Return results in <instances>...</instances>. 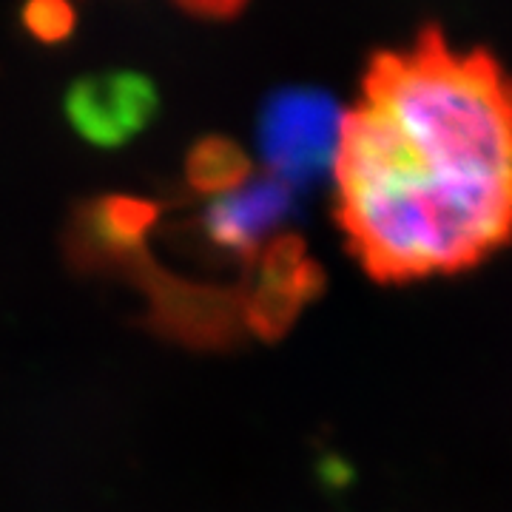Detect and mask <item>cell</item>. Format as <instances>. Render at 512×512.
<instances>
[{
	"instance_id": "1",
	"label": "cell",
	"mask_w": 512,
	"mask_h": 512,
	"mask_svg": "<svg viewBox=\"0 0 512 512\" xmlns=\"http://www.w3.org/2000/svg\"><path fill=\"white\" fill-rule=\"evenodd\" d=\"M333 174L339 225L373 279L484 262L512 239V72L421 29L370 60Z\"/></svg>"
},
{
	"instance_id": "2",
	"label": "cell",
	"mask_w": 512,
	"mask_h": 512,
	"mask_svg": "<svg viewBox=\"0 0 512 512\" xmlns=\"http://www.w3.org/2000/svg\"><path fill=\"white\" fill-rule=\"evenodd\" d=\"M345 111L319 89H282L259 117V146L276 180L305 185L336 163Z\"/></svg>"
},
{
	"instance_id": "3",
	"label": "cell",
	"mask_w": 512,
	"mask_h": 512,
	"mask_svg": "<svg viewBox=\"0 0 512 512\" xmlns=\"http://www.w3.org/2000/svg\"><path fill=\"white\" fill-rule=\"evenodd\" d=\"M157 89L137 72H103L77 80L66 94L69 126L92 146L117 148L157 114Z\"/></svg>"
},
{
	"instance_id": "4",
	"label": "cell",
	"mask_w": 512,
	"mask_h": 512,
	"mask_svg": "<svg viewBox=\"0 0 512 512\" xmlns=\"http://www.w3.org/2000/svg\"><path fill=\"white\" fill-rule=\"evenodd\" d=\"M293 211V188L276 177L254 180L220 194L205 214V234L214 245L251 254Z\"/></svg>"
},
{
	"instance_id": "5",
	"label": "cell",
	"mask_w": 512,
	"mask_h": 512,
	"mask_svg": "<svg viewBox=\"0 0 512 512\" xmlns=\"http://www.w3.org/2000/svg\"><path fill=\"white\" fill-rule=\"evenodd\" d=\"M316 291L319 271L305 256L302 245L296 239H279L268 248L254 291L245 302L248 325L262 336L282 333Z\"/></svg>"
},
{
	"instance_id": "6",
	"label": "cell",
	"mask_w": 512,
	"mask_h": 512,
	"mask_svg": "<svg viewBox=\"0 0 512 512\" xmlns=\"http://www.w3.org/2000/svg\"><path fill=\"white\" fill-rule=\"evenodd\" d=\"M248 180V157L228 140H205L188 157V183L202 194H228Z\"/></svg>"
},
{
	"instance_id": "7",
	"label": "cell",
	"mask_w": 512,
	"mask_h": 512,
	"mask_svg": "<svg viewBox=\"0 0 512 512\" xmlns=\"http://www.w3.org/2000/svg\"><path fill=\"white\" fill-rule=\"evenodd\" d=\"M29 23L40 37H57L69 29V6L63 0H37L29 9Z\"/></svg>"
},
{
	"instance_id": "8",
	"label": "cell",
	"mask_w": 512,
	"mask_h": 512,
	"mask_svg": "<svg viewBox=\"0 0 512 512\" xmlns=\"http://www.w3.org/2000/svg\"><path fill=\"white\" fill-rule=\"evenodd\" d=\"M177 3L188 12H200V15H231L245 0H177Z\"/></svg>"
}]
</instances>
